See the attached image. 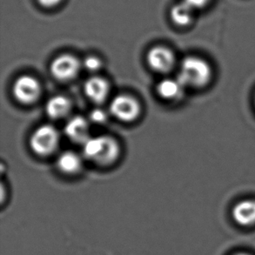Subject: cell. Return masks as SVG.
Masks as SVG:
<instances>
[{"instance_id": "obj_15", "label": "cell", "mask_w": 255, "mask_h": 255, "mask_svg": "<svg viewBox=\"0 0 255 255\" xmlns=\"http://www.w3.org/2000/svg\"><path fill=\"white\" fill-rule=\"evenodd\" d=\"M82 66L87 72L95 73L100 69V67L102 66V62L96 56H88L84 59Z\"/></svg>"}, {"instance_id": "obj_3", "label": "cell", "mask_w": 255, "mask_h": 255, "mask_svg": "<svg viewBox=\"0 0 255 255\" xmlns=\"http://www.w3.org/2000/svg\"><path fill=\"white\" fill-rule=\"evenodd\" d=\"M59 131L53 126L42 125L32 132L30 146L38 155H50L59 146Z\"/></svg>"}, {"instance_id": "obj_12", "label": "cell", "mask_w": 255, "mask_h": 255, "mask_svg": "<svg viewBox=\"0 0 255 255\" xmlns=\"http://www.w3.org/2000/svg\"><path fill=\"white\" fill-rule=\"evenodd\" d=\"M186 87L179 81L178 78L175 80L165 79L161 80L157 86V92L164 100H176L181 99Z\"/></svg>"}, {"instance_id": "obj_8", "label": "cell", "mask_w": 255, "mask_h": 255, "mask_svg": "<svg viewBox=\"0 0 255 255\" xmlns=\"http://www.w3.org/2000/svg\"><path fill=\"white\" fill-rule=\"evenodd\" d=\"M65 133L70 140L83 145L91 137L89 121L81 116H74L65 126Z\"/></svg>"}, {"instance_id": "obj_17", "label": "cell", "mask_w": 255, "mask_h": 255, "mask_svg": "<svg viewBox=\"0 0 255 255\" xmlns=\"http://www.w3.org/2000/svg\"><path fill=\"white\" fill-rule=\"evenodd\" d=\"M183 1L194 10L204 8V7L207 6L208 3L210 2V0H183Z\"/></svg>"}, {"instance_id": "obj_5", "label": "cell", "mask_w": 255, "mask_h": 255, "mask_svg": "<svg viewBox=\"0 0 255 255\" xmlns=\"http://www.w3.org/2000/svg\"><path fill=\"white\" fill-rule=\"evenodd\" d=\"M12 93L18 102L29 105L38 100L41 94V86L34 77L23 75L15 80Z\"/></svg>"}, {"instance_id": "obj_4", "label": "cell", "mask_w": 255, "mask_h": 255, "mask_svg": "<svg viewBox=\"0 0 255 255\" xmlns=\"http://www.w3.org/2000/svg\"><path fill=\"white\" fill-rule=\"evenodd\" d=\"M140 104L133 97L121 94L112 100L110 113L114 117L124 122L135 121L140 114Z\"/></svg>"}, {"instance_id": "obj_19", "label": "cell", "mask_w": 255, "mask_h": 255, "mask_svg": "<svg viewBox=\"0 0 255 255\" xmlns=\"http://www.w3.org/2000/svg\"><path fill=\"white\" fill-rule=\"evenodd\" d=\"M249 255V254H247V253H239V254H236V255Z\"/></svg>"}, {"instance_id": "obj_9", "label": "cell", "mask_w": 255, "mask_h": 255, "mask_svg": "<svg viewBox=\"0 0 255 255\" xmlns=\"http://www.w3.org/2000/svg\"><path fill=\"white\" fill-rule=\"evenodd\" d=\"M84 91L90 100L96 104L103 103L110 93V86L101 77L93 76L86 80Z\"/></svg>"}, {"instance_id": "obj_18", "label": "cell", "mask_w": 255, "mask_h": 255, "mask_svg": "<svg viewBox=\"0 0 255 255\" xmlns=\"http://www.w3.org/2000/svg\"><path fill=\"white\" fill-rule=\"evenodd\" d=\"M62 0H38V3L42 6L45 7V8H52L55 7L61 3Z\"/></svg>"}, {"instance_id": "obj_6", "label": "cell", "mask_w": 255, "mask_h": 255, "mask_svg": "<svg viewBox=\"0 0 255 255\" xmlns=\"http://www.w3.org/2000/svg\"><path fill=\"white\" fill-rule=\"evenodd\" d=\"M81 66L82 64L76 57L70 54H62L52 60L50 70L56 80L68 81L79 74Z\"/></svg>"}, {"instance_id": "obj_7", "label": "cell", "mask_w": 255, "mask_h": 255, "mask_svg": "<svg viewBox=\"0 0 255 255\" xmlns=\"http://www.w3.org/2000/svg\"><path fill=\"white\" fill-rule=\"evenodd\" d=\"M146 60L151 69L157 73H168L175 62V57L170 49L155 46L147 52Z\"/></svg>"}, {"instance_id": "obj_2", "label": "cell", "mask_w": 255, "mask_h": 255, "mask_svg": "<svg viewBox=\"0 0 255 255\" xmlns=\"http://www.w3.org/2000/svg\"><path fill=\"white\" fill-rule=\"evenodd\" d=\"M212 74L210 65L205 59L188 56L180 63L177 78L186 88H201L210 82Z\"/></svg>"}, {"instance_id": "obj_14", "label": "cell", "mask_w": 255, "mask_h": 255, "mask_svg": "<svg viewBox=\"0 0 255 255\" xmlns=\"http://www.w3.org/2000/svg\"><path fill=\"white\" fill-rule=\"evenodd\" d=\"M194 9L184 1L176 3L171 8L170 17L172 22L179 26H187L192 23Z\"/></svg>"}, {"instance_id": "obj_13", "label": "cell", "mask_w": 255, "mask_h": 255, "mask_svg": "<svg viewBox=\"0 0 255 255\" xmlns=\"http://www.w3.org/2000/svg\"><path fill=\"white\" fill-rule=\"evenodd\" d=\"M57 166L64 173L75 174L82 167V159L76 152L66 151L58 157Z\"/></svg>"}, {"instance_id": "obj_10", "label": "cell", "mask_w": 255, "mask_h": 255, "mask_svg": "<svg viewBox=\"0 0 255 255\" xmlns=\"http://www.w3.org/2000/svg\"><path fill=\"white\" fill-rule=\"evenodd\" d=\"M234 221L241 227L255 225V200H244L235 205L232 210Z\"/></svg>"}, {"instance_id": "obj_1", "label": "cell", "mask_w": 255, "mask_h": 255, "mask_svg": "<svg viewBox=\"0 0 255 255\" xmlns=\"http://www.w3.org/2000/svg\"><path fill=\"white\" fill-rule=\"evenodd\" d=\"M82 145L86 159L100 166L113 164L121 153L119 143L110 136H91Z\"/></svg>"}, {"instance_id": "obj_16", "label": "cell", "mask_w": 255, "mask_h": 255, "mask_svg": "<svg viewBox=\"0 0 255 255\" xmlns=\"http://www.w3.org/2000/svg\"><path fill=\"white\" fill-rule=\"evenodd\" d=\"M89 116L90 121L93 122L94 124L98 125L106 123L107 119H108L107 113L102 109H100V108H96V109L92 111Z\"/></svg>"}, {"instance_id": "obj_11", "label": "cell", "mask_w": 255, "mask_h": 255, "mask_svg": "<svg viewBox=\"0 0 255 255\" xmlns=\"http://www.w3.org/2000/svg\"><path fill=\"white\" fill-rule=\"evenodd\" d=\"M72 104L66 97L58 95L51 98L45 105V112L49 118L59 121L69 114Z\"/></svg>"}]
</instances>
